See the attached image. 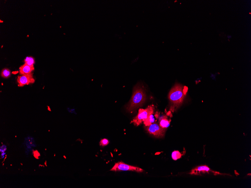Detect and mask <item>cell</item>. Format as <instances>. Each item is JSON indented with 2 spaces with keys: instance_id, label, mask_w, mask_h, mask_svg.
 I'll return each instance as SVG.
<instances>
[{
  "instance_id": "cell-10",
  "label": "cell",
  "mask_w": 251,
  "mask_h": 188,
  "mask_svg": "<svg viewBox=\"0 0 251 188\" xmlns=\"http://www.w3.org/2000/svg\"><path fill=\"white\" fill-rule=\"evenodd\" d=\"M153 114H150V115L148 117V118L146 120H145V122H143L144 124L145 125V126H149V125L152 124L154 123L155 118Z\"/></svg>"
},
{
  "instance_id": "cell-13",
  "label": "cell",
  "mask_w": 251,
  "mask_h": 188,
  "mask_svg": "<svg viewBox=\"0 0 251 188\" xmlns=\"http://www.w3.org/2000/svg\"><path fill=\"white\" fill-rule=\"evenodd\" d=\"M182 155V154L178 151H175L172 153V158L174 160H176L181 158Z\"/></svg>"
},
{
  "instance_id": "cell-12",
  "label": "cell",
  "mask_w": 251,
  "mask_h": 188,
  "mask_svg": "<svg viewBox=\"0 0 251 188\" xmlns=\"http://www.w3.org/2000/svg\"><path fill=\"white\" fill-rule=\"evenodd\" d=\"M24 61L25 64L29 66H34V65L35 63L34 58L31 57H26Z\"/></svg>"
},
{
  "instance_id": "cell-5",
  "label": "cell",
  "mask_w": 251,
  "mask_h": 188,
  "mask_svg": "<svg viewBox=\"0 0 251 188\" xmlns=\"http://www.w3.org/2000/svg\"><path fill=\"white\" fill-rule=\"evenodd\" d=\"M111 171H135L138 172H144L143 169L131 166L125 164L123 162H119L115 164L112 168Z\"/></svg>"
},
{
  "instance_id": "cell-11",
  "label": "cell",
  "mask_w": 251,
  "mask_h": 188,
  "mask_svg": "<svg viewBox=\"0 0 251 188\" xmlns=\"http://www.w3.org/2000/svg\"><path fill=\"white\" fill-rule=\"evenodd\" d=\"M11 72L9 69H3L1 71V76L4 78H8L11 76Z\"/></svg>"
},
{
  "instance_id": "cell-7",
  "label": "cell",
  "mask_w": 251,
  "mask_h": 188,
  "mask_svg": "<svg viewBox=\"0 0 251 188\" xmlns=\"http://www.w3.org/2000/svg\"><path fill=\"white\" fill-rule=\"evenodd\" d=\"M210 172L215 173L216 174H220L218 172L212 171L208 166H202L197 167L192 169L191 171L189 173V174L200 175L201 174H205V173H209Z\"/></svg>"
},
{
  "instance_id": "cell-1",
  "label": "cell",
  "mask_w": 251,
  "mask_h": 188,
  "mask_svg": "<svg viewBox=\"0 0 251 188\" xmlns=\"http://www.w3.org/2000/svg\"><path fill=\"white\" fill-rule=\"evenodd\" d=\"M187 90V87L180 84L176 83L172 88L169 94L171 111H176L182 105Z\"/></svg>"
},
{
  "instance_id": "cell-6",
  "label": "cell",
  "mask_w": 251,
  "mask_h": 188,
  "mask_svg": "<svg viewBox=\"0 0 251 188\" xmlns=\"http://www.w3.org/2000/svg\"><path fill=\"white\" fill-rule=\"evenodd\" d=\"M17 81L18 83V86L22 87L25 85L34 83L35 81L33 78V74L31 73L19 76L17 78Z\"/></svg>"
},
{
  "instance_id": "cell-14",
  "label": "cell",
  "mask_w": 251,
  "mask_h": 188,
  "mask_svg": "<svg viewBox=\"0 0 251 188\" xmlns=\"http://www.w3.org/2000/svg\"><path fill=\"white\" fill-rule=\"evenodd\" d=\"M109 141L106 139H104L101 140L100 142V145L101 146H106L109 143Z\"/></svg>"
},
{
  "instance_id": "cell-8",
  "label": "cell",
  "mask_w": 251,
  "mask_h": 188,
  "mask_svg": "<svg viewBox=\"0 0 251 188\" xmlns=\"http://www.w3.org/2000/svg\"><path fill=\"white\" fill-rule=\"evenodd\" d=\"M34 70V66H29V65L25 64L22 65L19 68V73L21 75L29 74L31 73Z\"/></svg>"
},
{
  "instance_id": "cell-4",
  "label": "cell",
  "mask_w": 251,
  "mask_h": 188,
  "mask_svg": "<svg viewBox=\"0 0 251 188\" xmlns=\"http://www.w3.org/2000/svg\"><path fill=\"white\" fill-rule=\"evenodd\" d=\"M145 130L149 134L157 138H162L165 135V129L162 128L157 123L145 126Z\"/></svg>"
},
{
  "instance_id": "cell-9",
  "label": "cell",
  "mask_w": 251,
  "mask_h": 188,
  "mask_svg": "<svg viewBox=\"0 0 251 188\" xmlns=\"http://www.w3.org/2000/svg\"><path fill=\"white\" fill-rule=\"evenodd\" d=\"M171 121L170 119H168L167 116H164L160 119L159 125L161 127L166 129L169 126Z\"/></svg>"
},
{
  "instance_id": "cell-17",
  "label": "cell",
  "mask_w": 251,
  "mask_h": 188,
  "mask_svg": "<svg viewBox=\"0 0 251 188\" xmlns=\"http://www.w3.org/2000/svg\"><path fill=\"white\" fill-rule=\"evenodd\" d=\"M5 158V155L2 156H1V159H4V158Z\"/></svg>"
},
{
  "instance_id": "cell-15",
  "label": "cell",
  "mask_w": 251,
  "mask_h": 188,
  "mask_svg": "<svg viewBox=\"0 0 251 188\" xmlns=\"http://www.w3.org/2000/svg\"><path fill=\"white\" fill-rule=\"evenodd\" d=\"M6 150H7V147L5 145H3L0 147V152L1 153L6 151Z\"/></svg>"
},
{
  "instance_id": "cell-2",
  "label": "cell",
  "mask_w": 251,
  "mask_h": 188,
  "mask_svg": "<svg viewBox=\"0 0 251 188\" xmlns=\"http://www.w3.org/2000/svg\"><path fill=\"white\" fill-rule=\"evenodd\" d=\"M146 97L145 90L141 85H136L133 88L131 98L126 106V110L128 112H132L138 108L145 102Z\"/></svg>"
},
{
  "instance_id": "cell-16",
  "label": "cell",
  "mask_w": 251,
  "mask_h": 188,
  "mask_svg": "<svg viewBox=\"0 0 251 188\" xmlns=\"http://www.w3.org/2000/svg\"><path fill=\"white\" fill-rule=\"evenodd\" d=\"M6 152H3V153H1V156H4V155H6Z\"/></svg>"
},
{
  "instance_id": "cell-3",
  "label": "cell",
  "mask_w": 251,
  "mask_h": 188,
  "mask_svg": "<svg viewBox=\"0 0 251 188\" xmlns=\"http://www.w3.org/2000/svg\"><path fill=\"white\" fill-rule=\"evenodd\" d=\"M155 108L153 105H150L145 109H140L139 110L138 115L131 121L134 125L138 126L143 122L146 120L150 114H153Z\"/></svg>"
}]
</instances>
